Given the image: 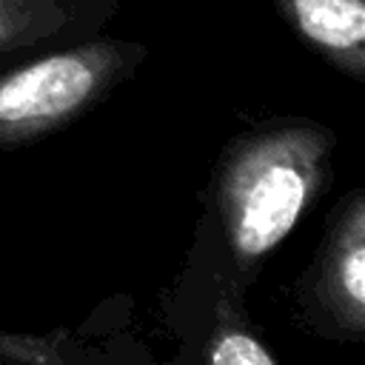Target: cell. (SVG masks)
<instances>
[{
    "mask_svg": "<svg viewBox=\"0 0 365 365\" xmlns=\"http://www.w3.org/2000/svg\"><path fill=\"white\" fill-rule=\"evenodd\" d=\"M336 131L305 114H274L231 134L211 168L202 217L251 291L265 262L328 191Z\"/></svg>",
    "mask_w": 365,
    "mask_h": 365,
    "instance_id": "6da1fadb",
    "label": "cell"
},
{
    "mask_svg": "<svg viewBox=\"0 0 365 365\" xmlns=\"http://www.w3.org/2000/svg\"><path fill=\"white\" fill-rule=\"evenodd\" d=\"M145 60V43L100 31L0 68V151L29 148L80 123Z\"/></svg>",
    "mask_w": 365,
    "mask_h": 365,
    "instance_id": "7a4b0ae2",
    "label": "cell"
},
{
    "mask_svg": "<svg viewBox=\"0 0 365 365\" xmlns=\"http://www.w3.org/2000/svg\"><path fill=\"white\" fill-rule=\"evenodd\" d=\"M160 305L163 322L177 339L168 365H279V354L248 311V288L237 279L202 214L182 268Z\"/></svg>",
    "mask_w": 365,
    "mask_h": 365,
    "instance_id": "3957f363",
    "label": "cell"
},
{
    "mask_svg": "<svg viewBox=\"0 0 365 365\" xmlns=\"http://www.w3.org/2000/svg\"><path fill=\"white\" fill-rule=\"evenodd\" d=\"M294 319L334 345L365 342V188L328 211L322 237L294 282Z\"/></svg>",
    "mask_w": 365,
    "mask_h": 365,
    "instance_id": "277c9868",
    "label": "cell"
},
{
    "mask_svg": "<svg viewBox=\"0 0 365 365\" xmlns=\"http://www.w3.org/2000/svg\"><path fill=\"white\" fill-rule=\"evenodd\" d=\"M0 362L17 365H151V348L134 334V302L125 294L100 302L80 325L46 334L0 328Z\"/></svg>",
    "mask_w": 365,
    "mask_h": 365,
    "instance_id": "5b68a950",
    "label": "cell"
},
{
    "mask_svg": "<svg viewBox=\"0 0 365 365\" xmlns=\"http://www.w3.org/2000/svg\"><path fill=\"white\" fill-rule=\"evenodd\" d=\"M117 14L120 0H0V68L100 34Z\"/></svg>",
    "mask_w": 365,
    "mask_h": 365,
    "instance_id": "8992f818",
    "label": "cell"
},
{
    "mask_svg": "<svg viewBox=\"0 0 365 365\" xmlns=\"http://www.w3.org/2000/svg\"><path fill=\"white\" fill-rule=\"evenodd\" d=\"M288 31L342 77L365 83V0H271Z\"/></svg>",
    "mask_w": 365,
    "mask_h": 365,
    "instance_id": "52a82bcc",
    "label": "cell"
}]
</instances>
